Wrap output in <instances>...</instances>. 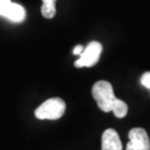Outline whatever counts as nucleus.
<instances>
[{"label":"nucleus","mask_w":150,"mask_h":150,"mask_svg":"<svg viewBox=\"0 0 150 150\" xmlns=\"http://www.w3.org/2000/svg\"><path fill=\"white\" fill-rule=\"evenodd\" d=\"M92 97L97 101L99 108L105 112H110L111 107L117 97L113 93L112 86L106 80L97 81L92 87Z\"/></svg>","instance_id":"obj_1"},{"label":"nucleus","mask_w":150,"mask_h":150,"mask_svg":"<svg viewBox=\"0 0 150 150\" xmlns=\"http://www.w3.org/2000/svg\"><path fill=\"white\" fill-rule=\"evenodd\" d=\"M102 51V46L98 41H91L88 43L86 48L79 56V59L76 60L75 67L82 68V67H92L99 61L100 54Z\"/></svg>","instance_id":"obj_3"},{"label":"nucleus","mask_w":150,"mask_h":150,"mask_svg":"<svg viewBox=\"0 0 150 150\" xmlns=\"http://www.w3.org/2000/svg\"><path fill=\"white\" fill-rule=\"evenodd\" d=\"M126 150H150V139L145 129L134 128L129 131Z\"/></svg>","instance_id":"obj_4"},{"label":"nucleus","mask_w":150,"mask_h":150,"mask_svg":"<svg viewBox=\"0 0 150 150\" xmlns=\"http://www.w3.org/2000/svg\"><path fill=\"white\" fill-rule=\"evenodd\" d=\"M5 18L10 20L11 22L20 23V22L25 21V19H26V9L19 4L11 2L9 9L6 12Z\"/></svg>","instance_id":"obj_6"},{"label":"nucleus","mask_w":150,"mask_h":150,"mask_svg":"<svg viewBox=\"0 0 150 150\" xmlns=\"http://www.w3.org/2000/svg\"><path fill=\"white\" fill-rule=\"evenodd\" d=\"M111 111L117 118H123V117H126V115L128 112V106L125 101L116 98L112 103V107H111Z\"/></svg>","instance_id":"obj_8"},{"label":"nucleus","mask_w":150,"mask_h":150,"mask_svg":"<svg viewBox=\"0 0 150 150\" xmlns=\"http://www.w3.org/2000/svg\"><path fill=\"white\" fill-rule=\"evenodd\" d=\"M66 111V103L60 98H51L41 103L35 111V116L38 119L57 120L64 116Z\"/></svg>","instance_id":"obj_2"},{"label":"nucleus","mask_w":150,"mask_h":150,"mask_svg":"<svg viewBox=\"0 0 150 150\" xmlns=\"http://www.w3.org/2000/svg\"><path fill=\"white\" fill-rule=\"evenodd\" d=\"M101 150H122L120 137L115 129H107L103 131L101 138Z\"/></svg>","instance_id":"obj_5"},{"label":"nucleus","mask_w":150,"mask_h":150,"mask_svg":"<svg viewBox=\"0 0 150 150\" xmlns=\"http://www.w3.org/2000/svg\"><path fill=\"white\" fill-rule=\"evenodd\" d=\"M83 51V47L82 46H80V45H78V46H76L75 48H74V54H76V56H80L81 52Z\"/></svg>","instance_id":"obj_11"},{"label":"nucleus","mask_w":150,"mask_h":150,"mask_svg":"<svg viewBox=\"0 0 150 150\" xmlns=\"http://www.w3.org/2000/svg\"><path fill=\"white\" fill-rule=\"evenodd\" d=\"M56 1L57 0H42L41 6V15L47 19H51L56 16Z\"/></svg>","instance_id":"obj_7"},{"label":"nucleus","mask_w":150,"mask_h":150,"mask_svg":"<svg viewBox=\"0 0 150 150\" xmlns=\"http://www.w3.org/2000/svg\"><path fill=\"white\" fill-rule=\"evenodd\" d=\"M141 83L150 90V72H145L141 77Z\"/></svg>","instance_id":"obj_10"},{"label":"nucleus","mask_w":150,"mask_h":150,"mask_svg":"<svg viewBox=\"0 0 150 150\" xmlns=\"http://www.w3.org/2000/svg\"><path fill=\"white\" fill-rule=\"evenodd\" d=\"M11 0H0V16L5 17L7 10L9 9L11 5Z\"/></svg>","instance_id":"obj_9"}]
</instances>
